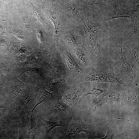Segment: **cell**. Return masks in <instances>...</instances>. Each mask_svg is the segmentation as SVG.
<instances>
[{
	"label": "cell",
	"mask_w": 139,
	"mask_h": 139,
	"mask_svg": "<svg viewBox=\"0 0 139 139\" xmlns=\"http://www.w3.org/2000/svg\"><path fill=\"white\" fill-rule=\"evenodd\" d=\"M80 92L77 90L65 95L63 99V102L71 107L75 106L80 96Z\"/></svg>",
	"instance_id": "7"
},
{
	"label": "cell",
	"mask_w": 139,
	"mask_h": 139,
	"mask_svg": "<svg viewBox=\"0 0 139 139\" xmlns=\"http://www.w3.org/2000/svg\"><path fill=\"white\" fill-rule=\"evenodd\" d=\"M105 0L108 1H112L113 0Z\"/></svg>",
	"instance_id": "24"
},
{
	"label": "cell",
	"mask_w": 139,
	"mask_h": 139,
	"mask_svg": "<svg viewBox=\"0 0 139 139\" xmlns=\"http://www.w3.org/2000/svg\"><path fill=\"white\" fill-rule=\"evenodd\" d=\"M65 1H67L71 0H64Z\"/></svg>",
	"instance_id": "23"
},
{
	"label": "cell",
	"mask_w": 139,
	"mask_h": 139,
	"mask_svg": "<svg viewBox=\"0 0 139 139\" xmlns=\"http://www.w3.org/2000/svg\"><path fill=\"white\" fill-rule=\"evenodd\" d=\"M41 118L42 127L46 135L54 127L57 126H62L61 123L59 121H48Z\"/></svg>",
	"instance_id": "9"
},
{
	"label": "cell",
	"mask_w": 139,
	"mask_h": 139,
	"mask_svg": "<svg viewBox=\"0 0 139 139\" xmlns=\"http://www.w3.org/2000/svg\"><path fill=\"white\" fill-rule=\"evenodd\" d=\"M73 51L83 64L85 66L88 65V58L83 50L81 48H76L74 49Z\"/></svg>",
	"instance_id": "11"
},
{
	"label": "cell",
	"mask_w": 139,
	"mask_h": 139,
	"mask_svg": "<svg viewBox=\"0 0 139 139\" xmlns=\"http://www.w3.org/2000/svg\"><path fill=\"white\" fill-rule=\"evenodd\" d=\"M100 24L97 22H91L81 28L85 45L91 53L94 64L105 59L100 50L102 32Z\"/></svg>",
	"instance_id": "2"
},
{
	"label": "cell",
	"mask_w": 139,
	"mask_h": 139,
	"mask_svg": "<svg viewBox=\"0 0 139 139\" xmlns=\"http://www.w3.org/2000/svg\"><path fill=\"white\" fill-rule=\"evenodd\" d=\"M49 16L53 22L55 28V36L59 35L60 31V22L59 19L55 11L48 10Z\"/></svg>",
	"instance_id": "8"
},
{
	"label": "cell",
	"mask_w": 139,
	"mask_h": 139,
	"mask_svg": "<svg viewBox=\"0 0 139 139\" xmlns=\"http://www.w3.org/2000/svg\"><path fill=\"white\" fill-rule=\"evenodd\" d=\"M59 85L58 82L51 83L49 86L48 89L50 91H55L57 90Z\"/></svg>",
	"instance_id": "18"
},
{
	"label": "cell",
	"mask_w": 139,
	"mask_h": 139,
	"mask_svg": "<svg viewBox=\"0 0 139 139\" xmlns=\"http://www.w3.org/2000/svg\"><path fill=\"white\" fill-rule=\"evenodd\" d=\"M66 57L67 64L71 71L74 70L75 69H76L77 71H82L80 67L76 64L75 62L73 60L72 58L69 55H67Z\"/></svg>",
	"instance_id": "13"
},
{
	"label": "cell",
	"mask_w": 139,
	"mask_h": 139,
	"mask_svg": "<svg viewBox=\"0 0 139 139\" xmlns=\"http://www.w3.org/2000/svg\"><path fill=\"white\" fill-rule=\"evenodd\" d=\"M57 0H51V1H52L53 2H55L56 1H57Z\"/></svg>",
	"instance_id": "22"
},
{
	"label": "cell",
	"mask_w": 139,
	"mask_h": 139,
	"mask_svg": "<svg viewBox=\"0 0 139 139\" xmlns=\"http://www.w3.org/2000/svg\"><path fill=\"white\" fill-rule=\"evenodd\" d=\"M67 110L65 105L61 103L55 104L53 108V110L55 113H61Z\"/></svg>",
	"instance_id": "15"
},
{
	"label": "cell",
	"mask_w": 139,
	"mask_h": 139,
	"mask_svg": "<svg viewBox=\"0 0 139 139\" xmlns=\"http://www.w3.org/2000/svg\"><path fill=\"white\" fill-rule=\"evenodd\" d=\"M94 66L92 70L84 75L81 80V82L94 81L123 84L125 79H128L112 62L107 61L105 59Z\"/></svg>",
	"instance_id": "1"
},
{
	"label": "cell",
	"mask_w": 139,
	"mask_h": 139,
	"mask_svg": "<svg viewBox=\"0 0 139 139\" xmlns=\"http://www.w3.org/2000/svg\"><path fill=\"white\" fill-rule=\"evenodd\" d=\"M64 39L67 44L74 46L77 44V41L74 33L72 32L67 33L64 37Z\"/></svg>",
	"instance_id": "12"
},
{
	"label": "cell",
	"mask_w": 139,
	"mask_h": 139,
	"mask_svg": "<svg viewBox=\"0 0 139 139\" xmlns=\"http://www.w3.org/2000/svg\"><path fill=\"white\" fill-rule=\"evenodd\" d=\"M67 8L69 11L72 12L74 13L75 14L77 13V9L75 5L73 4H70L68 5Z\"/></svg>",
	"instance_id": "19"
},
{
	"label": "cell",
	"mask_w": 139,
	"mask_h": 139,
	"mask_svg": "<svg viewBox=\"0 0 139 139\" xmlns=\"http://www.w3.org/2000/svg\"><path fill=\"white\" fill-rule=\"evenodd\" d=\"M129 26L128 32L126 37L127 39L132 36L139 33V18H135Z\"/></svg>",
	"instance_id": "10"
},
{
	"label": "cell",
	"mask_w": 139,
	"mask_h": 139,
	"mask_svg": "<svg viewBox=\"0 0 139 139\" xmlns=\"http://www.w3.org/2000/svg\"><path fill=\"white\" fill-rule=\"evenodd\" d=\"M37 36L39 41L42 42L43 40L42 35L41 31L39 30L37 32Z\"/></svg>",
	"instance_id": "20"
},
{
	"label": "cell",
	"mask_w": 139,
	"mask_h": 139,
	"mask_svg": "<svg viewBox=\"0 0 139 139\" xmlns=\"http://www.w3.org/2000/svg\"><path fill=\"white\" fill-rule=\"evenodd\" d=\"M139 5L128 4L114 8L105 14L103 20L106 22L118 18H129L133 19L139 18Z\"/></svg>",
	"instance_id": "4"
},
{
	"label": "cell",
	"mask_w": 139,
	"mask_h": 139,
	"mask_svg": "<svg viewBox=\"0 0 139 139\" xmlns=\"http://www.w3.org/2000/svg\"><path fill=\"white\" fill-rule=\"evenodd\" d=\"M52 96V94L50 93L47 91H45L43 93L38 101L35 105L31 112H33L35 108L47 99L51 98Z\"/></svg>",
	"instance_id": "14"
},
{
	"label": "cell",
	"mask_w": 139,
	"mask_h": 139,
	"mask_svg": "<svg viewBox=\"0 0 139 139\" xmlns=\"http://www.w3.org/2000/svg\"><path fill=\"white\" fill-rule=\"evenodd\" d=\"M92 5H96L100 7L102 6L104 4L103 0H89Z\"/></svg>",
	"instance_id": "17"
},
{
	"label": "cell",
	"mask_w": 139,
	"mask_h": 139,
	"mask_svg": "<svg viewBox=\"0 0 139 139\" xmlns=\"http://www.w3.org/2000/svg\"><path fill=\"white\" fill-rule=\"evenodd\" d=\"M5 110V109H0V116L4 114Z\"/></svg>",
	"instance_id": "21"
},
{
	"label": "cell",
	"mask_w": 139,
	"mask_h": 139,
	"mask_svg": "<svg viewBox=\"0 0 139 139\" xmlns=\"http://www.w3.org/2000/svg\"></svg>",
	"instance_id": "25"
},
{
	"label": "cell",
	"mask_w": 139,
	"mask_h": 139,
	"mask_svg": "<svg viewBox=\"0 0 139 139\" xmlns=\"http://www.w3.org/2000/svg\"><path fill=\"white\" fill-rule=\"evenodd\" d=\"M85 132L87 134L90 136V134L87 127L84 125L79 122H75L70 126L67 131L64 134L65 136L75 134L81 132Z\"/></svg>",
	"instance_id": "6"
},
{
	"label": "cell",
	"mask_w": 139,
	"mask_h": 139,
	"mask_svg": "<svg viewBox=\"0 0 139 139\" xmlns=\"http://www.w3.org/2000/svg\"><path fill=\"white\" fill-rule=\"evenodd\" d=\"M127 55L131 64L139 70V56L138 47L127 46Z\"/></svg>",
	"instance_id": "5"
},
{
	"label": "cell",
	"mask_w": 139,
	"mask_h": 139,
	"mask_svg": "<svg viewBox=\"0 0 139 139\" xmlns=\"http://www.w3.org/2000/svg\"><path fill=\"white\" fill-rule=\"evenodd\" d=\"M119 46L120 51L117 50L114 54V61L112 62L116 68L126 77L136 81L139 80V76L135 72L128 61L124 52L122 49V41Z\"/></svg>",
	"instance_id": "3"
},
{
	"label": "cell",
	"mask_w": 139,
	"mask_h": 139,
	"mask_svg": "<svg viewBox=\"0 0 139 139\" xmlns=\"http://www.w3.org/2000/svg\"><path fill=\"white\" fill-rule=\"evenodd\" d=\"M103 92V90L100 89L92 88L90 89L86 93V94L84 95L82 98L87 95L88 94H92L94 95L96 97L101 94Z\"/></svg>",
	"instance_id": "16"
}]
</instances>
